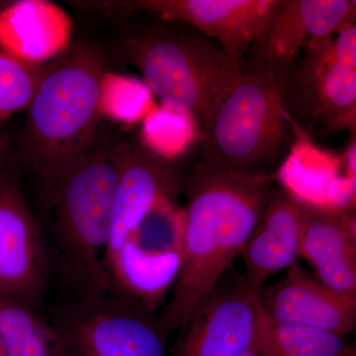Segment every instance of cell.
I'll use <instances>...</instances> for the list:
<instances>
[{
	"mask_svg": "<svg viewBox=\"0 0 356 356\" xmlns=\"http://www.w3.org/2000/svg\"><path fill=\"white\" fill-rule=\"evenodd\" d=\"M185 196L181 266L161 320L184 330L242 252L273 197L277 175L252 177L221 165L197 143L179 154Z\"/></svg>",
	"mask_w": 356,
	"mask_h": 356,
	"instance_id": "1",
	"label": "cell"
},
{
	"mask_svg": "<svg viewBox=\"0 0 356 356\" xmlns=\"http://www.w3.org/2000/svg\"><path fill=\"white\" fill-rule=\"evenodd\" d=\"M126 138L103 120L95 140L42 186L51 215L44 245L70 298L112 291L107 271L111 213Z\"/></svg>",
	"mask_w": 356,
	"mask_h": 356,
	"instance_id": "2",
	"label": "cell"
},
{
	"mask_svg": "<svg viewBox=\"0 0 356 356\" xmlns=\"http://www.w3.org/2000/svg\"><path fill=\"white\" fill-rule=\"evenodd\" d=\"M122 60L136 67L161 107L189 117L199 138L243 74L229 57L191 26L159 19L135 23L118 44Z\"/></svg>",
	"mask_w": 356,
	"mask_h": 356,
	"instance_id": "3",
	"label": "cell"
},
{
	"mask_svg": "<svg viewBox=\"0 0 356 356\" xmlns=\"http://www.w3.org/2000/svg\"><path fill=\"white\" fill-rule=\"evenodd\" d=\"M97 44H72L51 60L28 105L14 158L49 184L95 140L103 120L100 90L106 74Z\"/></svg>",
	"mask_w": 356,
	"mask_h": 356,
	"instance_id": "4",
	"label": "cell"
},
{
	"mask_svg": "<svg viewBox=\"0 0 356 356\" xmlns=\"http://www.w3.org/2000/svg\"><path fill=\"white\" fill-rule=\"evenodd\" d=\"M295 130L283 109L277 79L268 70L243 63L242 77L196 143L231 170L273 175L292 153Z\"/></svg>",
	"mask_w": 356,
	"mask_h": 356,
	"instance_id": "5",
	"label": "cell"
},
{
	"mask_svg": "<svg viewBox=\"0 0 356 356\" xmlns=\"http://www.w3.org/2000/svg\"><path fill=\"white\" fill-rule=\"evenodd\" d=\"M283 109L303 132L355 133L356 22L311 40L280 81Z\"/></svg>",
	"mask_w": 356,
	"mask_h": 356,
	"instance_id": "6",
	"label": "cell"
},
{
	"mask_svg": "<svg viewBox=\"0 0 356 356\" xmlns=\"http://www.w3.org/2000/svg\"><path fill=\"white\" fill-rule=\"evenodd\" d=\"M50 323L70 356H166L161 317L112 291L67 299Z\"/></svg>",
	"mask_w": 356,
	"mask_h": 356,
	"instance_id": "7",
	"label": "cell"
},
{
	"mask_svg": "<svg viewBox=\"0 0 356 356\" xmlns=\"http://www.w3.org/2000/svg\"><path fill=\"white\" fill-rule=\"evenodd\" d=\"M259 290L229 269L184 330L180 356H245L261 322Z\"/></svg>",
	"mask_w": 356,
	"mask_h": 356,
	"instance_id": "8",
	"label": "cell"
},
{
	"mask_svg": "<svg viewBox=\"0 0 356 356\" xmlns=\"http://www.w3.org/2000/svg\"><path fill=\"white\" fill-rule=\"evenodd\" d=\"M283 0H133L116 8L146 13L191 26L221 44L229 57L243 63L248 50L273 19Z\"/></svg>",
	"mask_w": 356,
	"mask_h": 356,
	"instance_id": "9",
	"label": "cell"
},
{
	"mask_svg": "<svg viewBox=\"0 0 356 356\" xmlns=\"http://www.w3.org/2000/svg\"><path fill=\"white\" fill-rule=\"evenodd\" d=\"M49 276L39 225L17 179L7 170L0 177V293L36 308Z\"/></svg>",
	"mask_w": 356,
	"mask_h": 356,
	"instance_id": "10",
	"label": "cell"
},
{
	"mask_svg": "<svg viewBox=\"0 0 356 356\" xmlns=\"http://www.w3.org/2000/svg\"><path fill=\"white\" fill-rule=\"evenodd\" d=\"M355 17V0H283L243 63L268 70L280 81L311 40L329 36Z\"/></svg>",
	"mask_w": 356,
	"mask_h": 356,
	"instance_id": "11",
	"label": "cell"
},
{
	"mask_svg": "<svg viewBox=\"0 0 356 356\" xmlns=\"http://www.w3.org/2000/svg\"><path fill=\"white\" fill-rule=\"evenodd\" d=\"M262 315L273 322L302 325L346 337L355 329L356 300L339 294L298 262L280 280L259 290Z\"/></svg>",
	"mask_w": 356,
	"mask_h": 356,
	"instance_id": "12",
	"label": "cell"
},
{
	"mask_svg": "<svg viewBox=\"0 0 356 356\" xmlns=\"http://www.w3.org/2000/svg\"><path fill=\"white\" fill-rule=\"evenodd\" d=\"M179 188L159 196L130 238L107 262V270H121L147 282L177 280L181 266L184 208Z\"/></svg>",
	"mask_w": 356,
	"mask_h": 356,
	"instance_id": "13",
	"label": "cell"
},
{
	"mask_svg": "<svg viewBox=\"0 0 356 356\" xmlns=\"http://www.w3.org/2000/svg\"><path fill=\"white\" fill-rule=\"evenodd\" d=\"M301 257L332 290L356 300L355 219L341 208L302 200Z\"/></svg>",
	"mask_w": 356,
	"mask_h": 356,
	"instance_id": "14",
	"label": "cell"
},
{
	"mask_svg": "<svg viewBox=\"0 0 356 356\" xmlns=\"http://www.w3.org/2000/svg\"><path fill=\"white\" fill-rule=\"evenodd\" d=\"M301 199L277 186L241 252L248 283L261 290L274 274L286 271L301 257Z\"/></svg>",
	"mask_w": 356,
	"mask_h": 356,
	"instance_id": "15",
	"label": "cell"
},
{
	"mask_svg": "<svg viewBox=\"0 0 356 356\" xmlns=\"http://www.w3.org/2000/svg\"><path fill=\"white\" fill-rule=\"evenodd\" d=\"M72 23L57 4L44 0L8 2L0 9V50L44 65L70 46Z\"/></svg>",
	"mask_w": 356,
	"mask_h": 356,
	"instance_id": "16",
	"label": "cell"
},
{
	"mask_svg": "<svg viewBox=\"0 0 356 356\" xmlns=\"http://www.w3.org/2000/svg\"><path fill=\"white\" fill-rule=\"evenodd\" d=\"M0 337L6 356H70L54 325L35 307L1 293Z\"/></svg>",
	"mask_w": 356,
	"mask_h": 356,
	"instance_id": "17",
	"label": "cell"
},
{
	"mask_svg": "<svg viewBox=\"0 0 356 356\" xmlns=\"http://www.w3.org/2000/svg\"><path fill=\"white\" fill-rule=\"evenodd\" d=\"M254 350L259 356H355L343 337L322 330L273 322L262 313Z\"/></svg>",
	"mask_w": 356,
	"mask_h": 356,
	"instance_id": "18",
	"label": "cell"
},
{
	"mask_svg": "<svg viewBox=\"0 0 356 356\" xmlns=\"http://www.w3.org/2000/svg\"><path fill=\"white\" fill-rule=\"evenodd\" d=\"M51 64H30L0 50V124L27 108Z\"/></svg>",
	"mask_w": 356,
	"mask_h": 356,
	"instance_id": "19",
	"label": "cell"
},
{
	"mask_svg": "<svg viewBox=\"0 0 356 356\" xmlns=\"http://www.w3.org/2000/svg\"><path fill=\"white\" fill-rule=\"evenodd\" d=\"M147 90L137 79L107 70L100 90L102 118L113 123H135L146 110Z\"/></svg>",
	"mask_w": 356,
	"mask_h": 356,
	"instance_id": "20",
	"label": "cell"
},
{
	"mask_svg": "<svg viewBox=\"0 0 356 356\" xmlns=\"http://www.w3.org/2000/svg\"><path fill=\"white\" fill-rule=\"evenodd\" d=\"M11 161H13V147H11L10 138L0 129V177L8 170Z\"/></svg>",
	"mask_w": 356,
	"mask_h": 356,
	"instance_id": "21",
	"label": "cell"
},
{
	"mask_svg": "<svg viewBox=\"0 0 356 356\" xmlns=\"http://www.w3.org/2000/svg\"><path fill=\"white\" fill-rule=\"evenodd\" d=\"M0 356H6V353H4L3 344H2L1 337H0Z\"/></svg>",
	"mask_w": 356,
	"mask_h": 356,
	"instance_id": "22",
	"label": "cell"
},
{
	"mask_svg": "<svg viewBox=\"0 0 356 356\" xmlns=\"http://www.w3.org/2000/svg\"><path fill=\"white\" fill-rule=\"evenodd\" d=\"M245 356H259L257 353H255L254 350H250V353H247Z\"/></svg>",
	"mask_w": 356,
	"mask_h": 356,
	"instance_id": "23",
	"label": "cell"
},
{
	"mask_svg": "<svg viewBox=\"0 0 356 356\" xmlns=\"http://www.w3.org/2000/svg\"><path fill=\"white\" fill-rule=\"evenodd\" d=\"M1 3H3V2H0V6H1Z\"/></svg>",
	"mask_w": 356,
	"mask_h": 356,
	"instance_id": "24",
	"label": "cell"
}]
</instances>
